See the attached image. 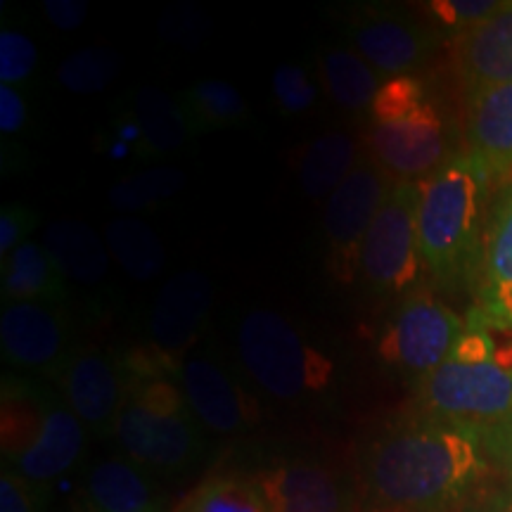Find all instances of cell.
<instances>
[{
	"label": "cell",
	"mask_w": 512,
	"mask_h": 512,
	"mask_svg": "<svg viewBox=\"0 0 512 512\" xmlns=\"http://www.w3.org/2000/svg\"><path fill=\"white\" fill-rule=\"evenodd\" d=\"M486 439L451 422H394L363 441L356 456L363 512H448L482 482Z\"/></svg>",
	"instance_id": "cell-1"
},
{
	"label": "cell",
	"mask_w": 512,
	"mask_h": 512,
	"mask_svg": "<svg viewBox=\"0 0 512 512\" xmlns=\"http://www.w3.org/2000/svg\"><path fill=\"white\" fill-rule=\"evenodd\" d=\"M420 415L489 439L512 418V325L470 309L441 366L415 384Z\"/></svg>",
	"instance_id": "cell-2"
},
{
	"label": "cell",
	"mask_w": 512,
	"mask_h": 512,
	"mask_svg": "<svg viewBox=\"0 0 512 512\" xmlns=\"http://www.w3.org/2000/svg\"><path fill=\"white\" fill-rule=\"evenodd\" d=\"M491 174L458 150L420 181L418 242L425 271L444 287L475 278L484 247Z\"/></svg>",
	"instance_id": "cell-3"
},
{
	"label": "cell",
	"mask_w": 512,
	"mask_h": 512,
	"mask_svg": "<svg viewBox=\"0 0 512 512\" xmlns=\"http://www.w3.org/2000/svg\"><path fill=\"white\" fill-rule=\"evenodd\" d=\"M114 439L128 460L157 475L188 470L204 451L178 377H128Z\"/></svg>",
	"instance_id": "cell-4"
},
{
	"label": "cell",
	"mask_w": 512,
	"mask_h": 512,
	"mask_svg": "<svg viewBox=\"0 0 512 512\" xmlns=\"http://www.w3.org/2000/svg\"><path fill=\"white\" fill-rule=\"evenodd\" d=\"M235 347L245 375L268 399L294 406L330 394L335 361L283 313L249 309L235 330Z\"/></svg>",
	"instance_id": "cell-5"
},
{
	"label": "cell",
	"mask_w": 512,
	"mask_h": 512,
	"mask_svg": "<svg viewBox=\"0 0 512 512\" xmlns=\"http://www.w3.org/2000/svg\"><path fill=\"white\" fill-rule=\"evenodd\" d=\"M418 200L420 183L396 181L368 230L358 283L377 299H403L420 287Z\"/></svg>",
	"instance_id": "cell-6"
},
{
	"label": "cell",
	"mask_w": 512,
	"mask_h": 512,
	"mask_svg": "<svg viewBox=\"0 0 512 512\" xmlns=\"http://www.w3.org/2000/svg\"><path fill=\"white\" fill-rule=\"evenodd\" d=\"M463 330L465 320L420 285L399 299L382 325L377 356L389 370L418 384L446 361Z\"/></svg>",
	"instance_id": "cell-7"
},
{
	"label": "cell",
	"mask_w": 512,
	"mask_h": 512,
	"mask_svg": "<svg viewBox=\"0 0 512 512\" xmlns=\"http://www.w3.org/2000/svg\"><path fill=\"white\" fill-rule=\"evenodd\" d=\"M394 183V178L363 150L351 174L328 197L323 216L325 268L335 285L347 287L358 280L368 230Z\"/></svg>",
	"instance_id": "cell-8"
},
{
	"label": "cell",
	"mask_w": 512,
	"mask_h": 512,
	"mask_svg": "<svg viewBox=\"0 0 512 512\" xmlns=\"http://www.w3.org/2000/svg\"><path fill=\"white\" fill-rule=\"evenodd\" d=\"M363 150L394 181L420 183L432 176L453 150V131L432 95L387 121H368L361 136Z\"/></svg>",
	"instance_id": "cell-9"
},
{
	"label": "cell",
	"mask_w": 512,
	"mask_h": 512,
	"mask_svg": "<svg viewBox=\"0 0 512 512\" xmlns=\"http://www.w3.org/2000/svg\"><path fill=\"white\" fill-rule=\"evenodd\" d=\"M342 27L349 46L384 81L418 72L432 60L441 43L437 27L392 5H351Z\"/></svg>",
	"instance_id": "cell-10"
},
{
	"label": "cell",
	"mask_w": 512,
	"mask_h": 512,
	"mask_svg": "<svg viewBox=\"0 0 512 512\" xmlns=\"http://www.w3.org/2000/svg\"><path fill=\"white\" fill-rule=\"evenodd\" d=\"M72 323L64 306L8 302L0 313V356L12 373L60 380L74 354Z\"/></svg>",
	"instance_id": "cell-11"
},
{
	"label": "cell",
	"mask_w": 512,
	"mask_h": 512,
	"mask_svg": "<svg viewBox=\"0 0 512 512\" xmlns=\"http://www.w3.org/2000/svg\"><path fill=\"white\" fill-rule=\"evenodd\" d=\"M273 512H363L356 470L318 458H290L256 475Z\"/></svg>",
	"instance_id": "cell-12"
},
{
	"label": "cell",
	"mask_w": 512,
	"mask_h": 512,
	"mask_svg": "<svg viewBox=\"0 0 512 512\" xmlns=\"http://www.w3.org/2000/svg\"><path fill=\"white\" fill-rule=\"evenodd\" d=\"M57 384L62 399L93 437H114L128 384L121 356L93 344H81L69 356Z\"/></svg>",
	"instance_id": "cell-13"
},
{
	"label": "cell",
	"mask_w": 512,
	"mask_h": 512,
	"mask_svg": "<svg viewBox=\"0 0 512 512\" xmlns=\"http://www.w3.org/2000/svg\"><path fill=\"white\" fill-rule=\"evenodd\" d=\"M192 415L207 432L233 437L259 422V403L242 387L238 375L216 358L188 354L178 375Z\"/></svg>",
	"instance_id": "cell-14"
},
{
	"label": "cell",
	"mask_w": 512,
	"mask_h": 512,
	"mask_svg": "<svg viewBox=\"0 0 512 512\" xmlns=\"http://www.w3.org/2000/svg\"><path fill=\"white\" fill-rule=\"evenodd\" d=\"M214 304V285L202 271H183L166 280L147 316V339L164 354L183 358L200 342Z\"/></svg>",
	"instance_id": "cell-15"
},
{
	"label": "cell",
	"mask_w": 512,
	"mask_h": 512,
	"mask_svg": "<svg viewBox=\"0 0 512 512\" xmlns=\"http://www.w3.org/2000/svg\"><path fill=\"white\" fill-rule=\"evenodd\" d=\"M451 62L467 93L512 83V0L475 29L451 38Z\"/></svg>",
	"instance_id": "cell-16"
},
{
	"label": "cell",
	"mask_w": 512,
	"mask_h": 512,
	"mask_svg": "<svg viewBox=\"0 0 512 512\" xmlns=\"http://www.w3.org/2000/svg\"><path fill=\"white\" fill-rule=\"evenodd\" d=\"M86 427L76 418V413L69 408V403L62 399V394H53L50 399L46 422L43 430L34 441L29 451L12 463H3L19 472L31 484L48 489L55 479L67 475L72 467L79 463L83 446H86Z\"/></svg>",
	"instance_id": "cell-17"
},
{
	"label": "cell",
	"mask_w": 512,
	"mask_h": 512,
	"mask_svg": "<svg viewBox=\"0 0 512 512\" xmlns=\"http://www.w3.org/2000/svg\"><path fill=\"white\" fill-rule=\"evenodd\" d=\"M121 124L124 143L140 159H162L181 150L192 136L181 102L155 86H143L131 95Z\"/></svg>",
	"instance_id": "cell-18"
},
{
	"label": "cell",
	"mask_w": 512,
	"mask_h": 512,
	"mask_svg": "<svg viewBox=\"0 0 512 512\" xmlns=\"http://www.w3.org/2000/svg\"><path fill=\"white\" fill-rule=\"evenodd\" d=\"M465 152L489 171L491 178L512 171V83L467 93Z\"/></svg>",
	"instance_id": "cell-19"
},
{
	"label": "cell",
	"mask_w": 512,
	"mask_h": 512,
	"mask_svg": "<svg viewBox=\"0 0 512 512\" xmlns=\"http://www.w3.org/2000/svg\"><path fill=\"white\" fill-rule=\"evenodd\" d=\"M472 309L512 325V190L496 204L475 271Z\"/></svg>",
	"instance_id": "cell-20"
},
{
	"label": "cell",
	"mask_w": 512,
	"mask_h": 512,
	"mask_svg": "<svg viewBox=\"0 0 512 512\" xmlns=\"http://www.w3.org/2000/svg\"><path fill=\"white\" fill-rule=\"evenodd\" d=\"M81 512H162L150 472L124 458L98 460L83 477Z\"/></svg>",
	"instance_id": "cell-21"
},
{
	"label": "cell",
	"mask_w": 512,
	"mask_h": 512,
	"mask_svg": "<svg viewBox=\"0 0 512 512\" xmlns=\"http://www.w3.org/2000/svg\"><path fill=\"white\" fill-rule=\"evenodd\" d=\"M53 389L27 375L5 373L0 384V446L3 463H12L29 451L46 422Z\"/></svg>",
	"instance_id": "cell-22"
},
{
	"label": "cell",
	"mask_w": 512,
	"mask_h": 512,
	"mask_svg": "<svg viewBox=\"0 0 512 512\" xmlns=\"http://www.w3.org/2000/svg\"><path fill=\"white\" fill-rule=\"evenodd\" d=\"M3 264V302H31L64 306L69 302V287L46 247L29 240L19 245Z\"/></svg>",
	"instance_id": "cell-23"
},
{
	"label": "cell",
	"mask_w": 512,
	"mask_h": 512,
	"mask_svg": "<svg viewBox=\"0 0 512 512\" xmlns=\"http://www.w3.org/2000/svg\"><path fill=\"white\" fill-rule=\"evenodd\" d=\"M363 155V145L344 131H330L313 138L297 152L294 171L309 200H328L339 183L351 174Z\"/></svg>",
	"instance_id": "cell-24"
},
{
	"label": "cell",
	"mask_w": 512,
	"mask_h": 512,
	"mask_svg": "<svg viewBox=\"0 0 512 512\" xmlns=\"http://www.w3.org/2000/svg\"><path fill=\"white\" fill-rule=\"evenodd\" d=\"M43 247L67 280L81 285L105 280L110 268V249L88 223L76 219L48 223Z\"/></svg>",
	"instance_id": "cell-25"
},
{
	"label": "cell",
	"mask_w": 512,
	"mask_h": 512,
	"mask_svg": "<svg viewBox=\"0 0 512 512\" xmlns=\"http://www.w3.org/2000/svg\"><path fill=\"white\" fill-rule=\"evenodd\" d=\"M318 81L339 110L361 114L370 110L384 79L351 46H328L318 57Z\"/></svg>",
	"instance_id": "cell-26"
},
{
	"label": "cell",
	"mask_w": 512,
	"mask_h": 512,
	"mask_svg": "<svg viewBox=\"0 0 512 512\" xmlns=\"http://www.w3.org/2000/svg\"><path fill=\"white\" fill-rule=\"evenodd\" d=\"M105 245L133 280H155L166 266V249L159 235L138 216H119L105 226Z\"/></svg>",
	"instance_id": "cell-27"
},
{
	"label": "cell",
	"mask_w": 512,
	"mask_h": 512,
	"mask_svg": "<svg viewBox=\"0 0 512 512\" xmlns=\"http://www.w3.org/2000/svg\"><path fill=\"white\" fill-rule=\"evenodd\" d=\"M181 107L192 136L240 126L247 119V100L233 83L219 79L195 81L183 93Z\"/></svg>",
	"instance_id": "cell-28"
},
{
	"label": "cell",
	"mask_w": 512,
	"mask_h": 512,
	"mask_svg": "<svg viewBox=\"0 0 512 512\" xmlns=\"http://www.w3.org/2000/svg\"><path fill=\"white\" fill-rule=\"evenodd\" d=\"M176 512H273L259 482L233 472L214 475L197 486Z\"/></svg>",
	"instance_id": "cell-29"
},
{
	"label": "cell",
	"mask_w": 512,
	"mask_h": 512,
	"mask_svg": "<svg viewBox=\"0 0 512 512\" xmlns=\"http://www.w3.org/2000/svg\"><path fill=\"white\" fill-rule=\"evenodd\" d=\"M124 69V57L110 46H86L67 55L57 67V79L67 91L91 95L105 91Z\"/></svg>",
	"instance_id": "cell-30"
},
{
	"label": "cell",
	"mask_w": 512,
	"mask_h": 512,
	"mask_svg": "<svg viewBox=\"0 0 512 512\" xmlns=\"http://www.w3.org/2000/svg\"><path fill=\"white\" fill-rule=\"evenodd\" d=\"M185 174L176 166H150L138 174L124 178L110 190V204L114 209L131 214V211L155 209L174 197L183 188Z\"/></svg>",
	"instance_id": "cell-31"
},
{
	"label": "cell",
	"mask_w": 512,
	"mask_h": 512,
	"mask_svg": "<svg viewBox=\"0 0 512 512\" xmlns=\"http://www.w3.org/2000/svg\"><path fill=\"white\" fill-rule=\"evenodd\" d=\"M320 81L302 62H283L273 69L271 93L275 110L283 117H297L311 110L318 100Z\"/></svg>",
	"instance_id": "cell-32"
},
{
	"label": "cell",
	"mask_w": 512,
	"mask_h": 512,
	"mask_svg": "<svg viewBox=\"0 0 512 512\" xmlns=\"http://www.w3.org/2000/svg\"><path fill=\"white\" fill-rule=\"evenodd\" d=\"M503 3L505 0H430L422 8L434 19L437 29L451 31L453 38L496 15Z\"/></svg>",
	"instance_id": "cell-33"
},
{
	"label": "cell",
	"mask_w": 512,
	"mask_h": 512,
	"mask_svg": "<svg viewBox=\"0 0 512 512\" xmlns=\"http://www.w3.org/2000/svg\"><path fill=\"white\" fill-rule=\"evenodd\" d=\"M38 50L34 41L15 27L0 31V86H22L34 76Z\"/></svg>",
	"instance_id": "cell-34"
},
{
	"label": "cell",
	"mask_w": 512,
	"mask_h": 512,
	"mask_svg": "<svg viewBox=\"0 0 512 512\" xmlns=\"http://www.w3.org/2000/svg\"><path fill=\"white\" fill-rule=\"evenodd\" d=\"M48 489L31 484L12 467L3 465L0 475V512H46Z\"/></svg>",
	"instance_id": "cell-35"
},
{
	"label": "cell",
	"mask_w": 512,
	"mask_h": 512,
	"mask_svg": "<svg viewBox=\"0 0 512 512\" xmlns=\"http://www.w3.org/2000/svg\"><path fill=\"white\" fill-rule=\"evenodd\" d=\"M38 226V214L19 202L5 204L0 211V261H5Z\"/></svg>",
	"instance_id": "cell-36"
},
{
	"label": "cell",
	"mask_w": 512,
	"mask_h": 512,
	"mask_svg": "<svg viewBox=\"0 0 512 512\" xmlns=\"http://www.w3.org/2000/svg\"><path fill=\"white\" fill-rule=\"evenodd\" d=\"M27 100L12 86H0V131L3 136H15L27 126Z\"/></svg>",
	"instance_id": "cell-37"
},
{
	"label": "cell",
	"mask_w": 512,
	"mask_h": 512,
	"mask_svg": "<svg viewBox=\"0 0 512 512\" xmlns=\"http://www.w3.org/2000/svg\"><path fill=\"white\" fill-rule=\"evenodd\" d=\"M43 15L60 31H76L86 22L88 3L86 0H46Z\"/></svg>",
	"instance_id": "cell-38"
},
{
	"label": "cell",
	"mask_w": 512,
	"mask_h": 512,
	"mask_svg": "<svg viewBox=\"0 0 512 512\" xmlns=\"http://www.w3.org/2000/svg\"><path fill=\"white\" fill-rule=\"evenodd\" d=\"M486 446L489 448H496L498 453H501L505 467H508V472L512 475V418L505 422V425L498 430L496 434H491L489 439H486Z\"/></svg>",
	"instance_id": "cell-39"
},
{
	"label": "cell",
	"mask_w": 512,
	"mask_h": 512,
	"mask_svg": "<svg viewBox=\"0 0 512 512\" xmlns=\"http://www.w3.org/2000/svg\"><path fill=\"white\" fill-rule=\"evenodd\" d=\"M467 512H512V494L489 496L486 501H479L472 505Z\"/></svg>",
	"instance_id": "cell-40"
}]
</instances>
